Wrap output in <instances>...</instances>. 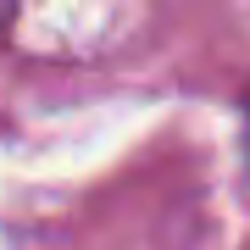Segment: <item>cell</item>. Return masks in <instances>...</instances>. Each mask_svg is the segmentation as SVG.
I'll return each mask as SVG.
<instances>
[{"instance_id":"6da1fadb","label":"cell","mask_w":250,"mask_h":250,"mask_svg":"<svg viewBox=\"0 0 250 250\" xmlns=\"http://www.w3.org/2000/svg\"><path fill=\"white\" fill-rule=\"evenodd\" d=\"M245 150H250V100H245Z\"/></svg>"}]
</instances>
